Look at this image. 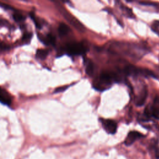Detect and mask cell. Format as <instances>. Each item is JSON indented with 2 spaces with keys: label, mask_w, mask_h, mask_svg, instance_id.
Masks as SVG:
<instances>
[{
  "label": "cell",
  "mask_w": 159,
  "mask_h": 159,
  "mask_svg": "<svg viewBox=\"0 0 159 159\" xmlns=\"http://www.w3.org/2000/svg\"><path fill=\"white\" fill-rule=\"evenodd\" d=\"M12 17H13V19L16 22H22L25 20V17L22 14H21L19 12L14 13L13 15H12Z\"/></svg>",
  "instance_id": "2e32d148"
},
{
  "label": "cell",
  "mask_w": 159,
  "mask_h": 159,
  "mask_svg": "<svg viewBox=\"0 0 159 159\" xmlns=\"http://www.w3.org/2000/svg\"><path fill=\"white\" fill-rule=\"evenodd\" d=\"M65 50L70 55H81L88 51V47L83 42H73L66 44Z\"/></svg>",
  "instance_id": "7a4b0ae2"
},
{
  "label": "cell",
  "mask_w": 159,
  "mask_h": 159,
  "mask_svg": "<svg viewBox=\"0 0 159 159\" xmlns=\"http://www.w3.org/2000/svg\"><path fill=\"white\" fill-rule=\"evenodd\" d=\"M120 9H121V11H122V13L124 16H125L126 17H127L129 18H130V19L135 18L134 14L133 13V11L130 8H129L127 6H124V4H121L120 6Z\"/></svg>",
  "instance_id": "8fae6325"
},
{
  "label": "cell",
  "mask_w": 159,
  "mask_h": 159,
  "mask_svg": "<svg viewBox=\"0 0 159 159\" xmlns=\"http://www.w3.org/2000/svg\"><path fill=\"white\" fill-rule=\"evenodd\" d=\"M30 16L31 19H32L33 22H34V24H35L36 27H37V29H41L42 25L41 22H40V20L38 19V18H37V17H35V14H34V12H30Z\"/></svg>",
  "instance_id": "9a60e30c"
},
{
  "label": "cell",
  "mask_w": 159,
  "mask_h": 159,
  "mask_svg": "<svg viewBox=\"0 0 159 159\" xmlns=\"http://www.w3.org/2000/svg\"><path fill=\"white\" fill-rule=\"evenodd\" d=\"M49 53V50L47 49H38L36 52L35 53V57L37 58L40 59V60H44L45 58H46V57L48 56Z\"/></svg>",
  "instance_id": "4fadbf2b"
},
{
  "label": "cell",
  "mask_w": 159,
  "mask_h": 159,
  "mask_svg": "<svg viewBox=\"0 0 159 159\" xmlns=\"http://www.w3.org/2000/svg\"><path fill=\"white\" fill-rule=\"evenodd\" d=\"M102 126L106 132L110 134H114L117 131V124L115 120L110 119H99Z\"/></svg>",
  "instance_id": "5b68a950"
},
{
  "label": "cell",
  "mask_w": 159,
  "mask_h": 159,
  "mask_svg": "<svg viewBox=\"0 0 159 159\" xmlns=\"http://www.w3.org/2000/svg\"><path fill=\"white\" fill-rule=\"evenodd\" d=\"M0 102L6 105H11L12 102V98L10 94L1 88H0Z\"/></svg>",
  "instance_id": "ba28073f"
},
{
  "label": "cell",
  "mask_w": 159,
  "mask_h": 159,
  "mask_svg": "<svg viewBox=\"0 0 159 159\" xmlns=\"http://www.w3.org/2000/svg\"><path fill=\"white\" fill-rule=\"evenodd\" d=\"M9 48V47L5 44V43H0V50H7Z\"/></svg>",
  "instance_id": "d6986e66"
},
{
  "label": "cell",
  "mask_w": 159,
  "mask_h": 159,
  "mask_svg": "<svg viewBox=\"0 0 159 159\" xmlns=\"http://www.w3.org/2000/svg\"><path fill=\"white\" fill-rule=\"evenodd\" d=\"M143 135L139 132L137 131H130L127 134V136L124 141V144L127 146H129L132 145L135 140L143 137Z\"/></svg>",
  "instance_id": "8992f818"
},
{
  "label": "cell",
  "mask_w": 159,
  "mask_h": 159,
  "mask_svg": "<svg viewBox=\"0 0 159 159\" xmlns=\"http://www.w3.org/2000/svg\"><path fill=\"white\" fill-rule=\"evenodd\" d=\"M37 37L39 40L46 45H55L56 42L55 37L52 34H48L47 35H43L42 34L37 33Z\"/></svg>",
  "instance_id": "52a82bcc"
},
{
  "label": "cell",
  "mask_w": 159,
  "mask_h": 159,
  "mask_svg": "<svg viewBox=\"0 0 159 159\" xmlns=\"http://www.w3.org/2000/svg\"><path fill=\"white\" fill-rule=\"evenodd\" d=\"M147 95H148L147 89L146 88H143L142 91L139 93L137 97L136 98V101H135L136 106L139 107L143 106L145 102L146 99L147 98Z\"/></svg>",
  "instance_id": "9c48e42d"
},
{
  "label": "cell",
  "mask_w": 159,
  "mask_h": 159,
  "mask_svg": "<svg viewBox=\"0 0 159 159\" xmlns=\"http://www.w3.org/2000/svg\"><path fill=\"white\" fill-rule=\"evenodd\" d=\"M32 37V34L30 32H25L24 34L22 37V40L25 42H29Z\"/></svg>",
  "instance_id": "e0dca14e"
},
{
  "label": "cell",
  "mask_w": 159,
  "mask_h": 159,
  "mask_svg": "<svg viewBox=\"0 0 159 159\" xmlns=\"http://www.w3.org/2000/svg\"><path fill=\"white\" fill-rule=\"evenodd\" d=\"M70 29V27L65 23H60L58 27V32L60 36H64L68 34Z\"/></svg>",
  "instance_id": "7c38bea8"
},
{
  "label": "cell",
  "mask_w": 159,
  "mask_h": 159,
  "mask_svg": "<svg viewBox=\"0 0 159 159\" xmlns=\"http://www.w3.org/2000/svg\"><path fill=\"white\" fill-rule=\"evenodd\" d=\"M68 87H69V86H63L57 88L55 89V93H60V92L64 91L66 90Z\"/></svg>",
  "instance_id": "ac0fdd59"
},
{
  "label": "cell",
  "mask_w": 159,
  "mask_h": 159,
  "mask_svg": "<svg viewBox=\"0 0 159 159\" xmlns=\"http://www.w3.org/2000/svg\"><path fill=\"white\" fill-rule=\"evenodd\" d=\"M152 30L159 36V20H155L151 24Z\"/></svg>",
  "instance_id": "5bb4252c"
},
{
  "label": "cell",
  "mask_w": 159,
  "mask_h": 159,
  "mask_svg": "<svg viewBox=\"0 0 159 159\" xmlns=\"http://www.w3.org/2000/svg\"><path fill=\"white\" fill-rule=\"evenodd\" d=\"M123 72L126 75H140L145 77H152L157 78L155 74L152 71L146 68H141L136 67L133 65L126 66Z\"/></svg>",
  "instance_id": "277c9868"
},
{
  "label": "cell",
  "mask_w": 159,
  "mask_h": 159,
  "mask_svg": "<svg viewBox=\"0 0 159 159\" xmlns=\"http://www.w3.org/2000/svg\"><path fill=\"white\" fill-rule=\"evenodd\" d=\"M56 5L58 11L60 12V13L63 15V16L66 19V20L71 25H72L75 29H76L80 32H83L85 30V27L83 25V24L81 23V22L79 21L71 13H70L68 11H66V9L65 7H63L62 6H61L58 3H57Z\"/></svg>",
  "instance_id": "3957f363"
},
{
  "label": "cell",
  "mask_w": 159,
  "mask_h": 159,
  "mask_svg": "<svg viewBox=\"0 0 159 159\" xmlns=\"http://www.w3.org/2000/svg\"><path fill=\"white\" fill-rule=\"evenodd\" d=\"M117 76L116 73L108 71H102L94 80L93 88L98 91H104L110 88L114 83L117 81Z\"/></svg>",
  "instance_id": "6da1fadb"
},
{
  "label": "cell",
  "mask_w": 159,
  "mask_h": 159,
  "mask_svg": "<svg viewBox=\"0 0 159 159\" xmlns=\"http://www.w3.org/2000/svg\"><path fill=\"white\" fill-rule=\"evenodd\" d=\"M84 64L85 66L86 73L89 76H92L94 71V65L93 62L88 58L84 59Z\"/></svg>",
  "instance_id": "30bf717a"
}]
</instances>
